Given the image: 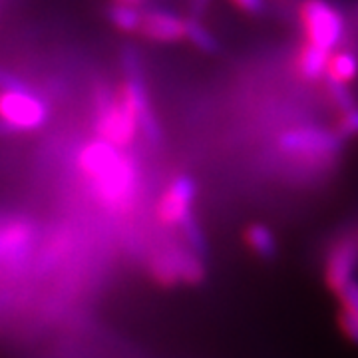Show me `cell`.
<instances>
[{"mask_svg": "<svg viewBox=\"0 0 358 358\" xmlns=\"http://www.w3.org/2000/svg\"><path fill=\"white\" fill-rule=\"evenodd\" d=\"M195 195H197V185L193 178L178 176L167 185L164 197L157 203V219L167 227H176L179 219L192 211Z\"/></svg>", "mask_w": 358, "mask_h": 358, "instance_id": "obj_8", "label": "cell"}, {"mask_svg": "<svg viewBox=\"0 0 358 358\" xmlns=\"http://www.w3.org/2000/svg\"><path fill=\"white\" fill-rule=\"evenodd\" d=\"M279 148L285 154L322 157L336 154L341 150V138L329 129L320 128L289 129L279 138Z\"/></svg>", "mask_w": 358, "mask_h": 358, "instance_id": "obj_7", "label": "cell"}, {"mask_svg": "<svg viewBox=\"0 0 358 358\" xmlns=\"http://www.w3.org/2000/svg\"><path fill=\"white\" fill-rule=\"evenodd\" d=\"M36 227L30 219L0 217V267L22 265L32 253Z\"/></svg>", "mask_w": 358, "mask_h": 358, "instance_id": "obj_6", "label": "cell"}, {"mask_svg": "<svg viewBox=\"0 0 358 358\" xmlns=\"http://www.w3.org/2000/svg\"><path fill=\"white\" fill-rule=\"evenodd\" d=\"M338 327H341V331L345 333V336L350 341V343H355L358 345V317L357 315H352V313H348L345 308H341L338 310Z\"/></svg>", "mask_w": 358, "mask_h": 358, "instance_id": "obj_20", "label": "cell"}, {"mask_svg": "<svg viewBox=\"0 0 358 358\" xmlns=\"http://www.w3.org/2000/svg\"><path fill=\"white\" fill-rule=\"evenodd\" d=\"M110 20L124 32H136V30H140L141 13L138 10V6L117 2L115 6L110 8Z\"/></svg>", "mask_w": 358, "mask_h": 358, "instance_id": "obj_17", "label": "cell"}, {"mask_svg": "<svg viewBox=\"0 0 358 358\" xmlns=\"http://www.w3.org/2000/svg\"><path fill=\"white\" fill-rule=\"evenodd\" d=\"M324 76L334 78V80H341V82H350L358 76V60L355 54L350 52H338L329 58V64H327V74Z\"/></svg>", "mask_w": 358, "mask_h": 358, "instance_id": "obj_16", "label": "cell"}, {"mask_svg": "<svg viewBox=\"0 0 358 358\" xmlns=\"http://www.w3.org/2000/svg\"><path fill=\"white\" fill-rule=\"evenodd\" d=\"M14 293L13 291H0V313L6 310L8 307H13L14 303Z\"/></svg>", "mask_w": 358, "mask_h": 358, "instance_id": "obj_24", "label": "cell"}, {"mask_svg": "<svg viewBox=\"0 0 358 358\" xmlns=\"http://www.w3.org/2000/svg\"><path fill=\"white\" fill-rule=\"evenodd\" d=\"M48 120V108L26 88L0 90V134L32 131Z\"/></svg>", "mask_w": 358, "mask_h": 358, "instance_id": "obj_4", "label": "cell"}, {"mask_svg": "<svg viewBox=\"0 0 358 358\" xmlns=\"http://www.w3.org/2000/svg\"><path fill=\"white\" fill-rule=\"evenodd\" d=\"M329 58H331V52L307 42L303 46L301 54H299V62H296L301 76L307 78V80H319V78H322L327 74Z\"/></svg>", "mask_w": 358, "mask_h": 358, "instance_id": "obj_12", "label": "cell"}, {"mask_svg": "<svg viewBox=\"0 0 358 358\" xmlns=\"http://www.w3.org/2000/svg\"><path fill=\"white\" fill-rule=\"evenodd\" d=\"M357 263L358 249L352 241H343L334 247V251L327 261V271H324V279L333 293H336L346 281L355 277Z\"/></svg>", "mask_w": 358, "mask_h": 358, "instance_id": "obj_9", "label": "cell"}, {"mask_svg": "<svg viewBox=\"0 0 358 358\" xmlns=\"http://www.w3.org/2000/svg\"><path fill=\"white\" fill-rule=\"evenodd\" d=\"M148 268H150V277L159 287H178V285H181L178 261H176V245L173 243H167L159 251H155L154 255L150 257Z\"/></svg>", "mask_w": 358, "mask_h": 358, "instance_id": "obj_11", "label": "cell"}, {"mask_svg": "<svg viewBox=\"0 0 358 358\" xmlns=\"http://www.w3.org/2000/svg\"><path fill=\"white\" fill-rule=\"evenodd\" d=\"M124 70H126V82L122 84L117 94L136 114L138 129L143 131L145 140L152 145H157L162 141V129H159V124H157L154 112H152L148 90H145V84L141 80L140 56L131 48L124 52Z\"/></svg>", "mask_w": 358, "mask_h": 358, "instance_id": "obj_3", "label": "cell"}, {"mask_svg": "<svg viewBox=\"0 0 358 358\" xmlns=\"http://www.w3.org/2000/svg\"><path fill=\"white\" fill-rule=\"evenodd\" d=\"M183 38H187L193 46H197L199 50L207 54H215L219 50L217 38L197 20V16L183 20Z\"/></svg>", "mask_w": 358, "mask_h": 358, "instance_id": "obj_15", "label": "cell"}, {"mask_svg": "<svg viewBox=\"0 0 358 358\" xmlns=\"http://www.w3.org/2000/svg\"><path fill=\"white\" fill-rule=\"evenodd\" d=\"M301 18L307 30L308 42L319 48L331 52L343 38V16L324 0H305V4L301 6Z\"/></svg>", "mask_w": 358, "mask_h": 358, "instance_id": "obj_5", "label": "cell"}, {"mask_svg": "<svg viewBox=\"0 0 358 358\" xmlns=\"http://www.w3.org/2000/svg\"><path fill=\"white\" fill-rule=\"evenodd\" d=\"M341 131L345 136H358V108H350L348 112H343Z\"/></svg>", "mask_w": 358, "mask_h": 358, "instance_id": "obj_21", "label": "cell"}, {"mask_svg": "<svg viewBox=\"0 0 358 358\" xmlns=\"http://www.w3.org/2000/svg\"><path fill=\"white\" fill-rule=\"evenodd\" d=\"M96 131L98 138L115 148L129 145L138 134V120L128 103L114 96L108 86L96 90Z\"/></svg>", "mask_w": 358, "mask_h": 358, "instance_id": "obj_2", "label": "cell"}, {"mask_svg": "<svg viewBox=\"0 0 358 358\" xmlns=\"http://www.w3.org/2000/svg\"><path fill=\"white\" fill-rule=\"evenodd\" d=\"M245 241L249 245V249L257 253L261 259H273L277 255V239H275V233L268 229L267 225L263 223H255L251 227H247L245 231Z\"/></svg>", "mask_w": 358, "mask_h": 358, "instance_id": "obj_13", "label": "cell"}, {"mask_svg": "<svg viewBox=\"0 0 358 358\" xmlns=\"http://www.w3.org/2000/svg\"><path fill=\"white\" fill-rule=\"evenodd\" d=\"M209 6V0H192V13L193 16H201Z\"/></svg>", "mask_w": 358, "mask_h": 358, "instance_id": "obj_25", "label": "cell"}, {"mask_svg": "<svg viewBox=\"0 0 358 358\" xmlns=\"http://www.w3.org/2000/svg\"><path fill=\"white\" fill-rule=\"evenodd\" d=\"M140 32L155 42H176L183 38V20L167 10H148L141 14Z\"/></svg>", "mask_w": 358, "mask_h": 358, "instance_id": "obj_10", "label": "cell"}, {"mask_svg": "<svg viewBox=\"0 0 358 358\" xmlns=\"http://www.w3.org/2000/svg\"><path fill=\"white\" fill-rule=\"evenodd\" d=\"M16 88H26L24 82L18 80L16 76H13L10 72L2 70L0 68V90H16Z\"/></svg>", "mask_w": 358, "mask_h": 358, "instance_id": "obj_23", "label": "cell"}, {"mask_svg": "<svg viewBox=\"0 0 358 358\" xmlns=\"http://www.w3.org/2000/svg\"><path fill=\"white\" fill-rule=\"evenodd\" d=\"M181 233V237H183V241H185V247L193 251L195 255H199L203 259L207 255V251H209V245H207V239H205L203 229H201V225L197 223V219L193 215V211H189L187 215H183V217L179 219V223L176 225Z\"/></svg>", "mask_w": 358, "mask_h": 358, "instance_id": "obj_14", "label": "cell"}, {"mask_svg": "<svg viewBox=\"0 0 358 358\" xmlns=\"http://www.w3.org/2000/svg\"><path fill=\"white\" fill-rule=\"evenodd\" d=\"M336 296L341 301V308H345L348 313L357 315L358 317V281L352 277L350 281H346L338 291Z\"/></svg>", "mask_w": 358, "mask_h": 358, "instance_id": "obj_19", "label": "cell"}, {"mask_svg": "<svg viewBox=\"0 0 358 358\" xmlns=\"http://www.w3.org/2000/svg\"><path fill=\"white\" fill-rule=\"evenodd\" d=\"M231 2L249 14H261L265 10V0H231Z\"/></svg>", "mask_w": 358, "mask_h": 358, "instance_id": "obj_22", "label": "cell"}, {"mask_svg": "<svg viewBox=\"0 0 358 358\" xmlns=\"http://www.w3.org/2000/svg\"><path fill=\"white\" fill-rule=\"evenodd\" d=\"M117 2H124V4H131V6H138L141 0H117Z\"/></svg>", "mask_w": 358, "mask_h": 358, "instance_id": "obj_26", "label": "cell"}, {"mask_svg": "<svg viewBox=\"0 0 358 358\" xmlns=\"http://www.w3.org/2000/svg\"><path fill=\"white\" fill-rule=\"evenodd\" d=\"M327 88L333 96L334 103L341 112H348L350 108H355V98L348 90V84L346 82H341V80H334V78L327 76Z\"/></svg>", "mask_w": 358, "mask_h": 358, "instance_id": "obj_18", "label": "cell"}, {"mask_svg": "<svg viewBox=\"0 0 358 358\" xmlns=\"http://www.w3.org/2000/svg\"><path fill=\"white\" fill-rule=\"evenodd\" d=\"M78 166L90 179L92 189L103 207L126 211L134 205L138 197L140 176L136 164L122 152V148L98 138L80 150Z\"/></svg>", "mask_w": 358, "mask_h": 358, "instance_id": "obj_1", "label": "cell"}]
</instances>
